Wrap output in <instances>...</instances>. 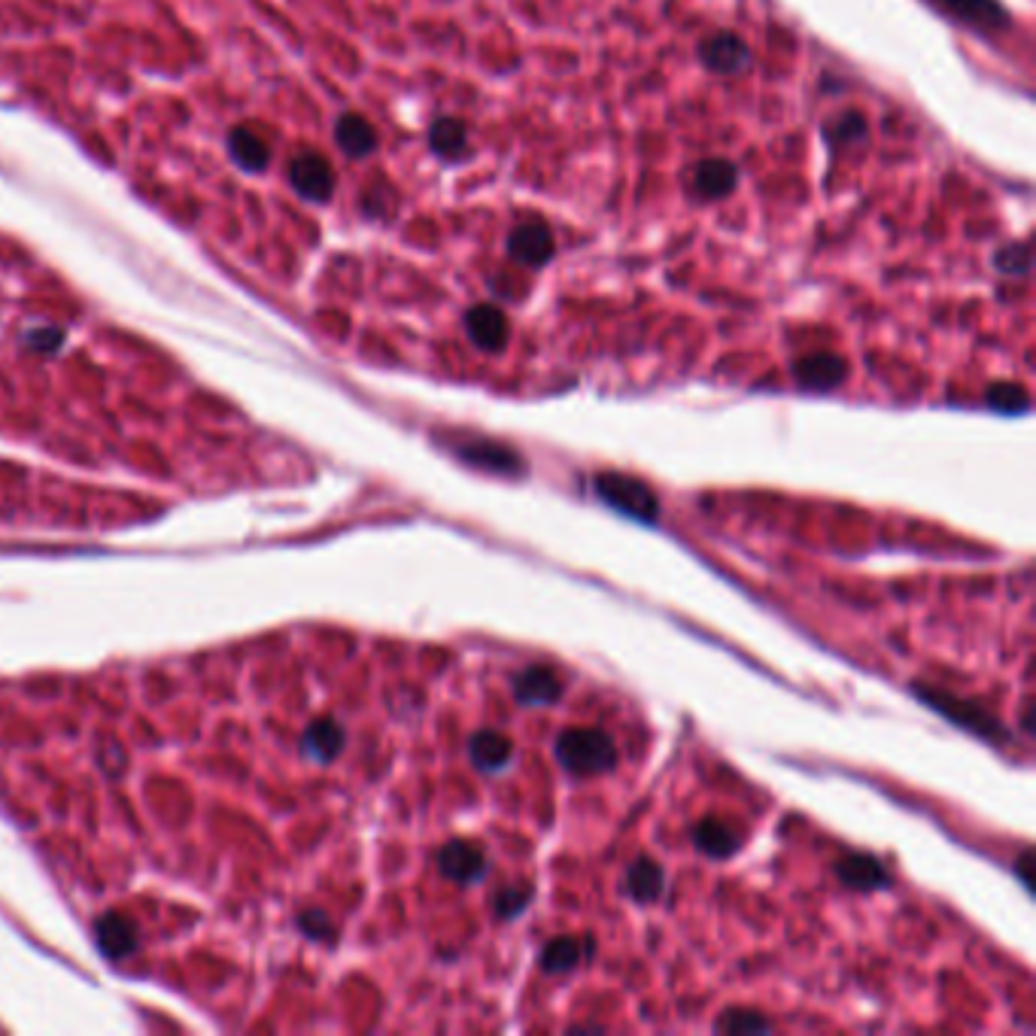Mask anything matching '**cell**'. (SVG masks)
Returning <instances> with one entry per match:
<instances>
[{
    "mask_svg": "<svg viewBox=\"0 0 1036 1036\" xmlns=\"http://www.w3.org/2000/svg\"><path fill=\"white\" fill-rule=\"evenodd\" d=\"M554 754H557L559 766L578 778L612 772L617 766L614 738L608 733H602V730H586V726L562 730L557 742H554Z\"/></svg>",
    "mask_w": 1036,
    "mask_h": 1036,
    "instance_id": "cell-1",
    "label": "cell"
},
{
    "mask_svg": "<svg viewBox=\"0 0 1036 1036\" xmlns=\"http://www.w3.org/2000/svg\"><path fill=\"white\" fill-rule=\"evenodd\" d=\"M912 694L918 696L924 706L940 711L948 721L964 726L969 733H976V736L991 738V742H1006V738H1010L1006 726L997 721L994 714H988L982 706H976V702H967V699H961V696L945 694V690H936V687H928V684H912Z\"/></svg>",
    "mask_w": 1036,
    "mask_h": 1036,
    "instance_id": "cell-2",
    "label": "cell"
},
{
    "mask_svg": "<svg viewBox=\"0 0 1036 1036\" xmlns=\"http://www.w3.org/2000/svg\"><path fill=\"white\" fill-rule=\"evenodd\" d=\"M593 487H596L605 505H612L614 511H620L627 517L641 520V523H656L660 520V499H656V492L644 480L632 478V475H620V472H602L593 480Z\"/></svg>",
    "mask_w": 1036,
    "mask_h": 1036,
    "instance_id": "cell-3",
    "label": "cell"
},
{
    "mask_svg": "<svg viewBox=\"0 0 1036 1036\" xmlns=\"http://www.w3.org/2000/svg\"><path fill=\"white\" fill-rule=\"evenodd\" d=\"M438 870L444 878H451L453 885L472 887L480 885L490 873V854L480 842L472 839H453L438 851Z\"/></svg>",
    "mask_w": 1036,
    "mask_h": 1036,
    "instance_id": "cell-4",
    "label": "cell"
},
{
    "mask_svg": "<svg viewBox=\"0 0 1036 1036\" xmlns=\"http://www.w3.org/2000/svg\"><path fill=\"white\" fill-rule=\"evenodd\" d=\"M511 694H514L520 706L542 709V706H554V702L562 699L566 682H562V675H559L557 668L535 663V666L520 668L517 675L511 678Z\"/></svg>",
    "mask_w": 1036,
    "mask_h": 1036,
    "instance_id": "cell-5",
    "label": "cell"
},
{
    "mask_svg": "<svg viewBox=\"0 0 1036 1036\" xmlns=\"http://www.w3.org/2000/svg\"><path fill=\"white\" fill-rule=\"evenodd\" d=\"M289 186L299 191L304 201H328L335 191V171L326 155L301 152L289 162Z\"/></svg>",
    "mask_w": 1036,
    "mask_h": 1036,
    "instance_id": "cell-6",
    "label": "cell"
},
{
    "mask_svg": "<svg viewBox=\"0 0 1036 1036\" xmlns=\"http://www.w3.org/2000/svg\"><path fill=\"white\" fill-rule=\"evenodd\" d=\"M465 335L484 353H502L511 341V319L496 304H475L465 314Z\"/></svg>",
    "mask_w": 1036,
    "mask_h": 1036,
    "instance_id": "cell-7",
    "label": "cell"
},
{
    "mask_svg": "<svg viewBox=\"0 0 1036 1036\" xmlns=\"http://www.w3.org/2000/svg\"><path fill=\"white\" fill-rule=\"evenodd\" d=\"M456 456L468 465H478L484 472H496V475H523L526 472V463L520 459L514 447H508L502 441H490V438H468L456 447Z\"/></svg>",
    "mask_w": 1036,
    "mask_h": 1036,
    "instance_id": "cell-8",
    "label": "cell"
},
{
    "mask_svg": "<svg viewBox=\"0 0 1036 1036\" xmlns=\"http://www.w3.org/2000/svg\"><path fill=\"white\" fill-rule=\"evenodd\" d=\"M848 377V362L836 353H812L793 362V381L808 393H830Z\"/></svg>",
    "mask_w": 1036,
    "mask_h": 1036,
    "instance_id": "cell-9",
    "label": "cell"
},
{
    "mask_svg": "<svg viewBox=\"0 0 1036 1036\" xmlns=\"http://www.w3.org/2000/svg\"><path fill=\"white\" fill-rule=\"evenodd\" d=\"M508 256L523 268H545L554 259V234L545 222H523L508 234Z\"/></svg>",
    "mask_w": 1036,
    "mask_h": 1036,
    "instance_id": "cell-10",
    "label": "cell"
},
{
    "mask_svg": "<svg viewBox=\"0 0 1036 1036\" xmlns=\"http://www.w3.org/2000/svg\"><path fill=\"white\" fill-rule=\"evenodd\" d=\"M738 186V167L726 159H706L690 167L687 174V189L694 191L702 201H718L726 198Z\"/></svg>",
    "mask_w": 1036,
    "mask_h": 1036,
    "instance_id": "cell-11",
    "label": "cell"
},
{
    "mask_svg": "<svg viewBox=\"0 0 1036 1036\" xmlns=\"http://www.w3.org/2000/svg\"><path fill=\"white\" fill-rule=\"evenodd\" d=\"M468 760L484 776H502L514 764V742L499 730H478L468 738Z\"/></svg>",
    "mask_w": 1036,
    "mask_h": 1036,
    "instance_id": "cell-12",
    "label": "cell"
},
{
    "mask_svg": "<svg viewBox=\"0 0 1036 1036\" xmlns=\"http://www.w3.org/2000/svg\"><path fill=\"white\" fill-rule=\"evenodd\" d=\"M699 58H702V65L714 73H723V77H730V73H742V70L750 65V53L745 40H738L736 34H711L702 40L699 46Z\"/></svg>",
    "mask_w": 1036,
    "mask_h": 1036,
    "instance_id": "cell-13",
    "label": "cell"
},
{
    "mask_svg": "<svg viewBox=\"0 0 1036 1036\" xmlns=\"http://www.w3.org/2000/svg\"><path fill=\"white\" fill-rule=\"evenodd\" d=\"M836 878L851 891H878L887 887L891 875H887L885 863L870 854V851H851L846 858L836 860Z\"/></svg>",
    "mask_w": 1036,
    "mask_h": 1036,
    "instance_id": "cell-14",
    "label": "cell"
},
{
    "mask_svg": "<svg viewBox=\"0 0 1036 1036\" xmlns=\"http://www.w3.org/2000/svg\"><path fill=\"white\" fill-rule=\"evenodd\" d=\"M620 887H624V894H627L632 903H641V906L656 903L666 894V870H663L654 858L641 854V858H636L627 866L624 885Z\"/></svg>",
    "mask_w": 1036,
    "mask_h": 1036,
    "instance_id": "cell-15",
    "label": "cell"
},
{
    "mask_svg": "<svg viewBox=\"0 0 1036 1036\" xmlns=\"http://www.w3.org/2000/svg\"><path fill=\"white\" fill-rule=\"evenodd\" d=\"M596 952V945L590 936H557L542 948L538 955V967L550 973V976H562V973H572L581 964H586Z\"/></svg>",
    "mask_w": 1036,
    "mask_h": 1036,
    "instance_id": "cell-16",
    "label": "cell"
},
{
    "mask_svg": "<svg viewBox=\"0 0 1036 1036\" xmlns=\"http://www.w3.org/2000/svg\"><path fill=\"white\" fill-rule=\"evenodd\" d=\"M690 839H694L696 851L711 860L733 858L738 848H742V842H745L742 833H738L733 824H726V820L721 818L699 820L694 830H690Z\"/></svg>",
    "mask_w": 1036,
    "mask_h": 1036,
    "instance_id": "cell-17",
    "label": "cell"
},
{
    "mask_svg": "<svg viewBox=\"0 0 1036 1036\" xmlns=\"http://www.w3.org/2000/svg\"><path fill=\"white\" fill-rule=\"evenodd\" d=\"M335 143L344 155L350 159H369L371 152L377 150L381 137L374 131V125L359 116V113H344L338 125H335Z\"/></svg>",
    "mask_w": 1036,
    "mask_h": 1036,
    "instance_id": "cell-18",
    "label": "cell"
},
{
    "mask_svg": "<svg viewBox=\"0 0 1036 1036\" xmlns=\"http://www.w3.org/2000/svg\"><path fill=\"white\" fill-rule=\"evenodd\" d=\"M429 150L444 162H463L468 159V128L453 116H441L429 125Z\"/></svg>",
    "mask_w": 1036,
    "mask_h": 1036,
    "instance_id": "cell-19",
    "label": "cell"
},
{
    "mask_svg": "<svg viewBox=\"0 0 1036 1036\" xmlns=\"http://www.w3.org/2000/svg\"><path fill=\"white\" fill-rule=\"evenodd\" d=\"M229 155L234 159L237 167H244L246 174H261L268 162H271V147L268 140L253 131V128H234L229 135Z\"/></svg>",
    "mask_w": 1036,
    "mask_h": 1036,
    "instance_id": "cell-20",
    "label": "cell"
},
{
    "mask_svg": "<svg viewBox=\"0 0 1036 1036\" xmlns=\"http://www.w3.org/2000/svg\"><path fill=\"white\" fill-rule=\"evenodd\" d=\"M940 3L948 13H955L957 19L982 27V31H1003L1010 25V13L997 0H940Z\"/></svg>",
    "mask_w": 1036,
    "mask_h": 1036,
    "instance_id": "cell-21",
    "label": "cell"
},
{
    "mask_svg": "<svg viewBox=\"0 0 1036 1036\" xmlns=\"http://www.w3.org/2000/svg\"><path fill=\"white\" fill-rule=\"evenodd\" d=\"M344 748V730L335 721H319L304 736V750L319 760V764H328V760H335Z\"/></svg>",
    "mask_w": 1036,
    "mask_h": 1036,
    "instance_id": "cell-22",
    "label": "cell"
},
{
    "mask_svg": "<svg viewBox=\"0 0 1036 1036\" xmlns=\"http://www.w3.org/2000/svg\"><path fill=\"white\" fill-rule=\"evenodd\" d=\"M535 897V887L526 885V882H511V885L499 887L496 891V897H492V912L499 921H514L520 915L526 912V906Z\"/></svg>",
    "mask_w": 1036,
    "mask_h": 1036,
    "instance_id": "cell-23",
    "label": "cell"
},
{
    "mask_svg": "<svg viewBox=\"0 0 1036 1036\" xmlns=\"http://www.w3.org/2000/svg\"><path fill=\"white\" fill-rule=\"evenodd\" d=\"M714 1031H718V1034H769L772 1024H769V1018H764L760 1012L754 1010H726L718 1015Z\"/></svg>",
    "mask_w": 1036,
    "mask_h": 1036,
    "instance_id": "cell-24",
    "label": "cell"
},
{
    "mask_svg": "<svg viewBox=\"0 0 1036 1036\" xmlns=\"http://www.w3.org/2000/svg\"><path fill=\"white\" fill-rule=\"evenodd\" d=\"M985 401H988V408L1000 410V414H1024L1031 405V396L1018 383H991L985 393Z\"/></svg>",
    "mask_w": 1036,
    "mask_h": 1036,
    "instance_id": "cell-25",
    "label": "cell"
},
{
    "mask_svg": "<svg viewBox=\"0 0 1036 1036\" xmlns=\"http://www.w3.org/2000/svg\"><path fill=\"white\" fill-rule=\"evenodd\" d=\"M994 265L997 271L1006 273V277H1024V273L1031 271V249L1024 244L1003 246L994 256Z\"/></svg>",
    "mask_w": 1036,
    "mask_h": 1036,
    "instance_id": "cell-26",
    "label": "cell"
},
{
    "mask_svg": "<svg viewBox=\"0 0 1036 1036\" xmlns=\"http://www.w3.org/2000/svg\"><path fill=\"white\" fill-rule=\"evenodd\" d=\"M101 942H104V948H107L109 955H123L131 948V928L125 924V921H104V928H101Z\"/></svg>",
    "mask_w": 1036,
    "mask_h": 1036,
    "instance_id": "cell-27",
    "label": "cell"
},
{
    "mask_svg": "<svg viewBox=\"0 0 1036 1036\" xmlns=\"http://www.w3.org/2000/svg\"><path fill=\"white\" fill-rule=\"evenodd\" d=\"M833 135L839 137L842 143L863 140V137H866V119H863L860 113H846L842 119H836V125H833Z\"/></svg>",
    "mask_w": 1036,
    "mask_h": 1036,
    "instance_id": "cell-28",
    "label": "cell"
},
{
    "mask_svg": "<svg viewBox=\"0 0 1036 1036\" xmlns=\"http://www.w3.org/2000/svg\"><path fill=\"white\" fill-rule=\"evenodd\" d=\"M61 341H65V335L53 326L37 328V331H31V335H27V344H31L34 350H43V353H53V350H58V344Z\"/></svg>",
    "mask_w": 1036,
    "mask_h": 1036,
    "instance_id": "cell-29",
    "label": "cell"
},
{
    "mask_svg": "<svg viewBox=\"0 0 1036 1036\" xmlns=\"http://www.w3.org/2000/svg\"><path fill=\"white\" fill-rule=\"evenodd\" d=\"M1018 875H1022L1024 887L1031 891V887H1034V882H1031V848H1024L1022 851V860H1018Z\"/></svg>",
    "mask_w": 1036,
    "mask_h": 1036,
    "instance_id": "cell-30",
    "label": "cell"
},
{
    "mask_svg": "<svg viewBox=\"0 0 1036 1036\" xmlns=\"http://www.w3.org/2000/svg\"><path fill=\"white\" fill-rule=\"evenodd\" d=\"M1022 726H1024V733H1034V699H1024Z\"/></svg>",
    "mask_w": 1036,
    "mask_h": 1036,
    "instance_id": "cell-31",
    "label": "cell"
}]
</instances>
